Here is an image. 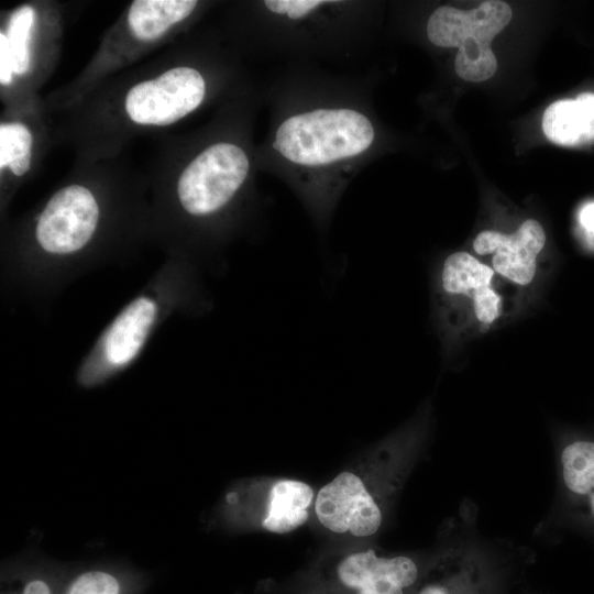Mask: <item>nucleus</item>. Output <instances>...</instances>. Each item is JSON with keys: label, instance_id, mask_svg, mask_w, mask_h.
Wrapping results in <instances>:
<instances>
[{"label": "nucleus", "instance_id": "1", "mask_svg": "<svg viewBox=\"0 0 594 594\" xmlns=\"http://www.w3.org/2000/svg\"><path fill=\"white\" fill-rule=\"evenodd\" d=\"M298 66L268 88L271 117L258 163L294 191L326 232L378 133L359 81Z\"/></svg>", "mask_w": 594, "mask_h": 594}, {"label": "nucleus", "instance_id": "2", "mask_svg": "<svg viewBox=\"0 0 594 594\" xmlns=\"http://www.w3.org/2000/svg\"><path fill=\"white\" fill-rule=\"evenodd\" d=\"M428 439V418L420 416L363 450L318 488L312 532L324 544L377 542Z\"/></svg>", "mask_w": 594, "mask_h": 594}, {"label": "nucleus", "instance_id": "3", "mask_svg": "<svg viewBox=\"0 0 594 594\" xmlns=\"http://www.w3.org/2000/svg\"><path fill=\"white\" fill-rule=\"evenodd\" d=\"M435 553V543L399 552L377 542L323 544L286 579L260 582L256 594H411Z\"/></svg>", "mask_w": 594, "mask_h": 594}, {"label": "nucleus", "instance_id": "4", "mask_svg": "<svg viewBox=\"0 0 594 594\" xmlns=\"http://www.w3.org/2000/svg\"><path fill=\"white\" fill-rule=\"evenodd\" d=\"M268 53L295 58L345 57L360 50L365 3L264 0L257 3Z\"/></svg>", "mask_w": 594, "mask_h": 594}, {"label": "nucleus", "instance_id": "5", "mask_svg": "<svg viewBox=\"0 0 594 594\" xmlns=\"http://www.w3.org/2000/svg\"><path fill=\"white\" fill-rule=\"evenodd\" d=\"M317 488L285 476H251L233 482L220 497L211 522L231 534H290L309 525Z\"/></svg>", "mask_w": 594, "mask_h": 594}, {"label": "nucleus", "instance_id": "6", "mask_svg": "<svg viewBox=\"0 0 594 594\" xmlns=\"http://www.w3.org/2000/svg\"><path fill=\"white\" fill-rule=\"evenodd\" d=\"M466 504L439 529L436 553L411 594H493L501 542L481 536Z\"/></svg>", "mask_w": 594, "mask_h": 594}, {"label": "nucleus", "instance_id": "7", "mask_svg": "<svg viewBox=\"0 0 594 594\" xmlns=\"http://www.w3.org/2000/svg\"><path fill=\"white\" fill-rule=\"evenodd\" d=\"M510 19L512 9L504 1H484L472 10L440 6L430 14L426 33L436 46L458 47L457 75L479 82L491 78L497 69L490 44Z\"/></svg>", "mask_w": 594, "mask_h": 594}, {"label": "nucleus", "instance_id": "8", "mask_svg": "<svg viewBox=\"0 0 594 594\" xmlns=\"http://www.w3.org/2000/svg\"><path fill=\"white\" fill-rule=\"evenodd\" d=\"M252 166L251 154L238 143L217 141L207 145L179 176L177 194L180 205L195 217L217 215L243 190Z\"/></svg>", "mask_w": 594, "mask_h": 594}, {"label": "nucleus", "instance_id": "9", "mask_svg": "<svg viewBox=\"0 0 594 594\" xmlns=\"http://www.w3.org/2000/svg\"><path fill=\"white\" fill-rule=\"evenodd\" d=\"M556 464L557 494L548 521L594 542V437L561 438Z\"/></svg>", "mask_w": 594, "mask_h": 594}, {"label": "nucleus", "instance_id": "10", "mask_svg": "<svg viewBox=\"0 0 594 594\" xmlns=\"http://www.w3.org/2000/svg\"><path fill=\"white\" fill-rule=\"evenodd\" d=\"M207 94L199 70L178 66L133 86L125 97L130 119L139 124L168 125L196 110Z\"/></svg>", "mask_w": 594, "mask_h": 594}, {"label": "nucleus", "instance_id": "11", "mask_svg": "<svg viewBox=\"0 0 594 594\" xmlns=\"http://www.w3.org/2000/svg\"><path fill=\"white\" fill-rule=\"evenodd\" d=\"M98 219V204L89 189L70 185L55 193L40 215L36 239L46 252L73 253L90 240Z\"/></svg>", "mask_w": 594, "mask_h": 594}, {"label": "nucleus", "instance_id": "12", "mask_svg": "<svg viewBox=\"0 0 594 594\" xmlns=\"http://www.w3.org/2000/svg\"><path fill=\"white\" fill-rule=\"evenodd\" d=\"M546 243L539 221L528 219L512 234L486 230L477 234L473 249L480 255L493 254L492 268L504 278L529 285L536 275L537 257Z\"/></svg>", "mask_w": 594, "mask_h": 594}, {"label": "nucleus", "instance_id": "13", "mask_svg": "<svg viewBox=\"0 0 594 594\" xmlns=\"http://www.w3.org/2000/svg\"><path fill=\"white\" fill-rule=\"evenodd\" d=\"M495 271L468 252L450 254L440 271V287L450 296L471 298L476 319L493 323L502 312V298L493 288Z\"/></svg>", "mask_w": 594, "mask_h": 594}, {"label": "nucleus", "instance_id": "14", "mask_svg": "<svg viewBox=\"0 0 594 594\" xmlns=\"http://www.w3.org/2000/svg\"><path fill=\"white\" fill-rule=\"evenodd\" d=\"M542 129L553 143L575 146L594 140V94L552 102L543 113Z\"/></svg>", "mask_w": 594, "mask_h": 594}, {"label": "nucleus", "instance_id": "15", "mask_svg": "<svg viewBox=\"0 0 594 594\" xmlns=\"http://www.w3.org/2000/svg\"><path fill=\"white\" fill-rule=\"evenodd\" d=\"M155 315V302L147 297H140L116 318L105 341V353L109 363L124 365L138 354Z\"/></svg>", "mask_w": 594, "mask_h": 594}, {"label": "nucleus", "instance_id": "16", "mask_svg": "<svg viewBox=\"0 0 594 594\" xmlns=\"http://www.w3.org/2000/svg\"><path fill=\"white\" fill-rule=\"evenodd\" d=\"M197 6L196 0H136L130 6L128 25L136 38L153 41L188 18Z\"/></svg>", "mask_w": 594, "mask_h": 594}, {"label": "nucleus", "instance_id": "17", "mask_svg": "<svg viewBox=\"0 0 594 594\" xmlns=\"http://www.w3.org/2000/svg\"><path fill=\"white\" fill-rule=\"evenodd\" d=\"M141 579L118 569H92L69 581L64 594H136Z\"/></svg>", "mask_w": 594, "mask_h": 594}, {"label": "nucleus", "instance_id": "18", "mask_svg": "<svg viewBox=\"0 0 594 594\" xmlns=\"http://www.w3.org/2000/svg\"><path fill=\"white\" fill-rule=\"evenodd\" d=\"M32 134L26 125L13 122L0 125V167H10L16 176L31 166Z\"/></svg>", "mask_w": 594, "mask_h": 594}, {"label": "nucleus", "instance_id": "19", "mask_svg": "<svg viewBox=\"0 0 594 594\" xmlns=\"http://www.w3.org/2000/svg\"><path fill=\"white\" fill-rule=\"evenodd\" d=\"M34 19V9L31 6H22L11 14L9 20L6 37L13 72L16 75H23L30 67L29 43Z\"/></svg>", "mask_w": 594, "mask_h": 594}, {"label": "nucleus", "instance_id": "20", "mask_svg": "<svg viewBox=\"0 0 594 594\" xmlns=\"http://www.w3.org/2000/svg\"><path fill=\"white\" fill-rule=\"evenodd\" d=\"M16 580L21 587L10 594H63L67 585L63 584L62 578L48 571H26Z\"/></svg>", "mask_w": 594, "mask_h": 594}, {"label": "nucleus", "instance_id": "21", "mask_svg": "<svg viewBox=\"0 0 594 594\" xmlns=\"http://www.w3.org/2000/svg\"><path fill=\"white\" fill-rule=\"evenodd\" d=\"M13 65L9 53L6 34L0 33V82L8 85L12 80Z\"/></svg>", "mask_w": 594, "mask_h": 594}, {"label": "nucleus", "instance_id": "22", "mask_svg": "<svg viewBox=\"0 0 594 594\" xmlns=\"http://www.w3.org/2000/svg\"><path fill=\"white\" fill-rule=\"evenodd\" d=\"M580 222L587 233L594 235V202H588L582 207Z\"/></svg>", "mask_w": 594, "mask_h": 594}, {"label": "nucleus", "instance_id": "23", "mask_svg": "<svg viewBox=\"0 0 594 594\" xmlns=\"http://www.w3.org/2000/svg\"><path fill=\"white\" fill-rule=\"evenodd\" d=\"M64 594V593H63Z\"/></svg>", "mask_w": 594, "mask_h": 594}]
</instances>
